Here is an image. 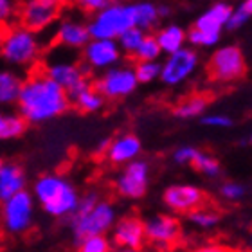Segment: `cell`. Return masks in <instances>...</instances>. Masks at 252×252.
Segmentation results:
<instances>
[{
  "label": "cell",
  "mask_w": 252,
  "mask_h": 252,
  "mask_svg": "<svg viewBox=\"0 0 252 252\" xmlns=\"http://www.w3.org/2000/svg\"><path fill=\"white\" fill-rule=\"evenodd\" d=\"M70 97L47 74L32 72L24 79L20 95L16 101L18 114L27 125H42L56 119L68 110Z\"/></svg>",
  "instance_id": "6da1fadb"
},
{
  "label": "cell",
  "mask_w": 252,
  "mask_h": 252,
  "mask_svg": "<svg viewBox=\"0 0 252 252\" xmlns=\"http://www.w3.org/2000/svg\"><path fill=\"white\" fill-rule=\"evenodd\" d=\"M31 193L43 213L54 218H70L81 200L72 182L58 173L42 175L32 184Z\"/></svg>",
  "instance_id": "7a4b0ae2"
},
{
  "label": "cell",
  "mask_w": 252,
  "mask_h": 252,
  "mask_svg": "<svg viewBox=\"0 0 252 252\" xmlns=\"http://www.w3.org/2000/svg\"><path fill=\"white\" fill-rule=\"evenodd\" d=\"M116 221V209L110 202L101 200L95 193H85L79 200L78 211L70 216V229L76 243H79L90 236H106Z\"/></svg>",
  "instance_id": "3957f363"
},
{
  "label": "cell",
  "mask_w": 252,
  "mask_h": 252,
  "mask_svg": "<svg viewBox=\"0 0 252 252\" xmlns=\"http://www.w3.org/2000/svg\"><path fill=\"white\" fill-rule=\"evenodd\" d=\"M135 26L133 2H116L101 13L90 16L89 31L92 40H119L123 32Z\"/></svg>",
  "instance_id": "277c9868"
},
{
  "label": "cell",
  "mask_w": 252,
  "mask_h": 252,
  "mask_svg": "<svg viewBox=\"0 0 252 252\" xmlns=\"http://www.w3.org/2000/svg\"><path fill=\"white\" fill-rule=\"evenodd\" d=\"M0 56L5 63L15 67H29L42 56V42L38 32L24 26L9 27L4 34Z\"/></svg>",
  "instance_id": "5b68a950"
},
{
  "label": "cell",
  "mask_w": 252,
  "mask_h": 252,
  "mask_svg": "<svg viewBox=\"0 0 252 252\" xmlns=\"http://www.w3.org/2000/svg\"><path fill=\"white\" fill-rule=\"evenodd\" d=\"M36 200L29 191H22L13 198L2 202L0 209V225L7 234H24L31 229L34 221Z\"/></svg>",
  "instance_id": "8992f818"
},
{
  "label": "cell",
  "mask_w": 252,
  "mask_h": 252,
  "mask_svg": "<svg viewBox=\"0 0 252 252\" xmlns=\"http://www.w3.org/2000/svg\"><path fill=\"white\" fill-rule=\"evenodd\" d=\"M43 72L53 81H56L67 92L68 97H72L83 89H87L89 85H92L87 78L85 67L78 65L74 60H67L63 56H49Z\"/></svg>",
  "instance_id": "52a82bcc"
},
{
  "label": "cell",
  "mask_w": 252,
  "mask_h": 252,
  "mask_svg": "<svg viewBox=\"0 0 252 252\" xmlns=\"http://www.w3.org/2000/svg\"><path fill=\"white\" fill-rule=\"evenodd\" d=\"M209 76L220 83L236 81L247 70L245 54L238 45H221L211 54L209 60Z\"/></svg>",
  "instance_id": "ba28073f"
},
{
  "label": "cell",
  "mask_w": 252,
  "mask_h": 252,
  "mask_svg": "<svg viewBox=\"0 0 252 252\" xmlns=\"http://www.w3.org/2000/svg\"><path fill=\"white\" fill-rule=\"evenodd\" d=\"M63 4L65 0H26L18 13L20 26L34 32L47 31L60 18Z\"/></svg>",
  "instance_id": "9c48e42d"
},
{
  "label": "cell",
  "mask_w": 252,
  "mask_h": 252,
  "mask_svg": "<svg viewBox=\"0 0 252 252\" xmlns=\"http://www.w3.org/2000/svg\"><path fill=\"white\" fill-rule=\"evenodd\" d=\"M94 87L105 99H121L128 97L139 87V79L135 76V68L130 65H117V67L99 74Z\"/></svg>",
  "instance_id": "30bf717a"
},
{
  "label": "cell",
  "mask_w": 252,
  "mask_h": 252,
  "mask_svg": "<svg viewBox=\"0 0 252 252\" xmlns=\"http://www.w3.org/2000/svg\"><path fill=\"white\" fill-rule=\"evenodd\" d=\"M146 243L155 251L179 247L182 238V223L175 215H153L144 220Z\"/></svg>",
  "instance_id": "8fae6325"
},
{
  "label": "cell",
  "mask_w": 252,
  "mask_h": 252,
  "mask_svg": "<svg viewBox=\"0 0 252 252\" xmlns=\"http://www.w3.org/2000/svg\"><path fill=\"white\" fill-rule=\"evenodd\" d=\"M123 51L117 40H90L81 51L83 67L92 72H106L110 68L121 65Z\"/></svg>",
  "instance_id": "7c38bea8"
},
{
  "label": "cell",
  "mask_w": 252,
  "mask_h": 252,
  "mask_svg": "<svg viewBox=\"0 0 252 252\" xmlns=\"http://www.w3.org/2000/svg\"><path fill=\"white\" fill-rule=\"evenodd\" d=\"M198 53L193 49L184 47L179 53L169 54L162 63V72H160V81L168 87H177L188 81L198 68Z\"/></svg>",
  "instance_id": "4fadbf2b"
},
{
  "label": "cell",
  "mask_w": 252,
  "mask_h": 252,
  "mask_svg": "<svg viewBox=\"0 0 252 252\" xmlns=\"http://www.w3.org/2000/svg\"><path fill=\"white\" fill-rule=\"evenodd\" d=\"M150 184V164L142 158L126 164L116 179L117 193L128 200L142 198Z\"/></svg>",
  "instance_id": "5bb4252c"
},
{
  "label": "cell",
  "mask_w": 252,
  "mask_h": 252,
  "mask_svg": "<svg viewBox=\"0 0 252 252\" xmlns=\"http://www.w3.org/2000/svg\"><path fill=\"white\" fill-rule=\"evenodd\" d=\"M164 205L175 215L189 216L193 211L204 207L207 202V194L193 184H173L162 194Z\"/></svg>",
  "instance_id": "9a60e30c"
},
{
  "label": "cell",
  "mask_w": 252,
  "mask_h": 252,
  "mask_svg": "<svg viewBox=\"0 0 252 252\" xmlns=\"http://www.w3.org/2000/svg\"><path fill=\"white\" fill-rule=\"evenodd\" d=\"M112 243L116 249H142L146 245L144 220L139 216H123L112 229Z\"/></svg>",
  "instance_id": "2e32d148"
},
{
  "label": "cell",
  "mask_w": 252,
  "mask_h": 252,
  "mask_svg": "<svg viewBox=\"0 0 252 252\" xmlns=\"http://www.w3.org/2000/svg\"><path fill=\"white\" fill-rule=\"evenodd\" d=\"M92 40L89 31V22H83L76 16H65L58 22L54 29V42L62 49H79L83 51Z\"/></svg>",
  "instance_id": "e0dca14e"
},
{
  "label": "cell",
  "mask_w": 252,
  "mask_h": 252,
  "mask_svg": "<svg viewBox=\"0 0 252 252\" xmlns=\"http://www.w3.org/2000/svg\"><path fill=\"white\" fill-rule=\"evenodd\" d=\"M142 150V144L139 141V137L133 133H123L117 135L116 139H112L108 148H106V158L116 166H123L133 162L139 158Z\"/></svg>",
  "instance_id": "ac0fdd59"
},
{
  "label": "cell",
  "mask_w": 252,
  "mask_h": 252,
  "mask_svg": "<svg viewBox=\"0 0 252 252\" xmlns=\"http://www.w3.org/2000/svg\"><path fill=\"white\" fill-rule=\"evenodd\" d=\"M232 11H234V7H232L229 2H223V0L215 2V4L209 5V7L194 20L193 27H196L200 31L218 32V34H220L221 29L227 27V24L231 20Z\"/></svg>",
  "instance_id": "d6986e66"
},
{
  "label": "cell",
  "mask_w": 252,
  "mask_h": 252,
  "mask_svg": "<svg viewBox=\"0 0 252 252\" xmlns=\"http://www.w3.org/2000/svg\"><path fill=\"white\" fill-rule=\"evenodd\" d=\"M27 177L22 166L15 162H4L0 168V202L13 198L15 194L26 191Z\"/></svg>",
  "instance_id": "ffe728a7"
},
{
  "label": "cell",
  "mask_w": 252,
  "mask_h": 252,
  "mask_svg": "<svg viewBox=\"0 0 252 252\" xmlns=\"http://www.w3.org/2000/svg\"><path fill=\"white\" fill-rule=\"evenodd\" d=\"M158 45L162 49L164 54H175L179 53L180 49L186 47L188 42V32L184 31V27L177 26V24H168V26L160 27L155 34Z\"/></svg>",
  "instance_id": "44dd1931"
},
{
  "label": "cell",
  "mask_w": 252,
  "mask_h": 252,
  "mask_svg": "<svg viewBox=\"0 0 252 252\" xmlns=\"http://www.w3.org/2000/svg\"><path fill=\"white\" fill-rule=\"evenodd\" d=\"M24 79L13 70H0V108L16 105Z\"/></svg>",
  "instance_id": "7402d4cb"
},
{
  "label": "cell",
  "mask_w": 252,
  "mask_h": 252,
  "mask_svg": "<svg viewBox=\"0 0 252 252\" xmlns=\"http://www.w3.org/2000/svg\"><path fill=\"white\" fill-rule=\"evenodd\" d=\"M70 103H72L79 112L94 114V112H99L101 108H103L105 97L99 94V90L95 89L94 85H89L87 89H83L81 92L72 95V97H70Z\"/></svg>",
  "instance_id": "603a6c76"
},
{
  "label": "cell",
  "mask_w": 252,
  "mask_h": 252,
  "mask_svg": "<svg viewBox=\"0 0 252 252\" xmlns=\"http://www.w3.org/2000/svg\"><path fill=\"white\" fill-rule=\"evenodd\" d=\"M209 105V97L204 94H193L186 97L184 101H180L179 105L175 106L173 114L180 119H193V117L202 116Z\"/></svg>",
  "instance_id": "cb8c5ba5"
},
{
  "label": "cell",
  "mask_w": 252,
  "mask_h": 252,
  "mask_svg": "<svg viewBox=\"0 0 252 252\" xmlns=\"http://www.w3.org/2000/svg\"><path fill=\"white\" fill-rule=\"evenodd\" d=\"M135 5V26L142 31H150L155 27L160 20V13H158V5L148 0H139L133 2Z\"/></svg>",
  "instance_id": "d4e9b609"
},
{
  "label": "cell",
  "mask_w": 252,
  "mask_h": 252,
  "mask_svg": "<svg viewBox=\"0 0 252 252\" xmlns=\"http://www.w3.org/2000/svg\"><path fill=\"white\" fill-rule=\"evenodd\" d=\"M27 128V123L20 117V114H9L0 108V141L16 139Z\"/></svg>",
  "instance_id": "484cf974"
},
{
  "label": "cell",
  "mask_w": 252,
  "mask_h": 252,
  "mask_svg": "<svg viewBox=\"0 0 252 252\" xmlns=\"http://www.w3.org/2000/svg\"><path fill=\"white\" fill-rule=\"evenodd\" d=\"M188 220L191 225L200 229V231H211V229H215V227L220 223L221 215L216 209H213V207L204 205V207L193 211V213L188 216Z\"/></svg>",
  "instance_id": "4316f807"
},
{
  "label": "cell",
  "mask_w": 252,
  "mask_h": 252,
  "mask_svg": "<svg viewBox=\"0 0 252 252\" xmlns=\"http://www.w3.org/2000/svg\"><path fill=\"white\" fill-rule=\"evenodd\" d=\"M148 32L142 31V29H139V27H131V29H128V31H125L119 36V40H117V43H119V47H121L123 53L126 54H133L139 51V47H141V43L144 42V38H146Z\"/></svg>",
  "instance_id": "83f0119b"
},
{
  "label": "cell",
  "mask_w": 252,
  "mask_h": 252,
  "mask_svg": "<svg viewBox=\"0 0 252 252\" xmlns=\"http://www.w3.org/2000/svg\"><path fill=\"white\" fill-rule=\"evenodd\" d=\"M193 168L202 175H205V177H209V179H216L221 173V166L218 162V158L205 152H198V155H196L193 162Z\"/></svg>",
  "instance_id": "f1b7e54d"
},
{
  "label": "cell",
  "mask_w": 252,
  "mask_h": 252,
  "mask_svg": "<svg viewBox=\"0 0 252 252\" xmlns=\"http://www.w3.org/2000/svg\"><path fill=\"white\" fill-rule=\"evenodd\" d=\"M160 54H162V49L158 45L155 34H146L144 42H142L141 47H139V51L133 54V58H135L137 62H158Z\"/></svg>",
  "instance_id": "f546056e"
},
{
  "label": "cell",
  "mask_w": 252,
  "mask_h": 252,
  "mask_svg": "<svg viewBox=\"0 0 252 252\" xmlns=\"http://www.w3.org/2000/svg\"><path fill=\"white\" fill-rule=\"evenodd\" d=\"M135 76L139 79V83H152L155 79H160V72H162V63L158 62H137L135 67Z\"/></svg>",
  "instance_id": "4dcf8cb0"
},
{
  "label": "cell",
  "mask_w": 252,
  "mask_h": 252,
  "mask_svg": "<svg viewBox=\"0 0 252 252\" xmlns=\"http://www.w3.org/2000/svg\"><path fill=\"white\" fill-rule=\"evenodd\" d=\"M251 18H252V0H242V2L238 4L236 9L232 11V16H231V20H229V24H227V29H231V31L240 29V27L245 26Z\"/></svg>",
  "instance_id": "1f68e13d"
},
{
  "label": "cell",
  "mask_w": 252,
  "mask_h": 252,
  "mask_svg": "<svg viewBox=\"0 0 252 252\" xmlns=\"http://www.w3.org/2000/svg\"><path fill=\"white\" fill-rule=\"evenodd\" d=\"M112 240L106 236H90L78 243V252H112Z\"/></svg>",
  "instance_id": "d6a6232c"
},
{
  "label": "cell",
  "mask_w": 252,
  "mask_h": 252,
  "mask_svg": "<svg viewBox=\"0 0 252 252\" xmlns=\"http://www.w3.org/2000/svg\"><path fill=\"white\" fill-rule=\"evenodd\" d=\"M188 42L193 47H215L216 43L220 42V34L218 32H205L193 27L188 32Z\"/></svg>",
  "instance_id": "836d02e7"
},
{
  "label": "cell",
  "mask_w": 252,
  "mask_h": 252,
  "mask_svg": "<svg viewBox=\"0 0 252 252\" xmlns=\"http://www.w3.org/2000/svg\"><path fill=\"white\" fill-rule=\"evenodd\" d=\"M245 194H247V189L240 182H223L220 186V196L227 202H238Z\"/></svg>",
  "instance_id": "e575fe53"
},
{
  "label": "cell",
  "mask_w": 252,
  "mask_h": 252,
  "mask_svg": "<svg viewBox=\"0 0 252 252\" xmlns=\"http://www.w3.org/2000/svg\"><path fill=\"white\" fill-rule=\"evenodd\" d=\"M117 0H74V4L78 5L83 13H90V15H95V13H101L103 9L110 7L112 4H116Z\"/></svg>",
  "instance_id": "d590c367"
},
{
  "label": "cell",
  "mask_w": 252,
  "mask_h": 252,
  "mask_svg": "<svg viewBox=\"0 0 252 252\" xmlns=\"http://www.w3.org/2000/svg\"><path fill=\"white\" fill-rule=\"evenodd\" d=\"M198 152L200 150H196V148H193V146H180L175 150L173 160L177 164H180V166H193Z\"/></svg>",
  "instance_id": "8d00e7d4"
},
{
  "label": "cell",
  "mask_w": 252,
  "mask_h": 252,
  "mask_svg": "<svg viewBox=\"0 0 252 252\" xmlns=\"http://www.w3.org/2000/svg\"><path fill=\"white\" fill-rule=\"evenodd\" d=\"M202 123L209 128H229L232 125V119L225 114H209L202 119Z\"/></svg>",
  "instance_id": "74e56055"
},
{
  "label": "cell",
  "mask_w": 252,
  "mask_h": 252,
  "mask_svg": "<svg viewBox=\"0 0 252 252\" xmlns=\"http://www.w3.org/2000/svg\"><path fill=\"white\" fill-rule=\"evenodd\" d=\"M189 252H238V251L229 247V245H225V243H205V245L194 247L193 251H189Z\"/></svg>",
  "instance_id": "f35d334b"
},
{
  "label": "cell",
  "mask_w": 252,
  "mask_h": 252,
  "mask_svg": "<svg viewBox=\"0 0 252 252\" xmlns=\"http://www.w3.org/2000/svg\"><path fill=\"white\" fill-rule=\"evenodd\" d=\"M13 16V2L11 0H0V24L7 22Z\"/></svg>",
  "instance_id": "ab89813d"
},
{
  "label": "cell",
  "mask_w": 252,
  "mask_h": 252,
  "mask_svg": "<svg viewBox=\"0 0 252 252\" xmlns=\"http://www.w3.org/2000/svg\"><path fill=\"white\" fill-rule=\"evenodd\" d=\"M158 13H160V18H164L169 15V7L168 5H158Z\"/></svg>",
  "instance_id": "60d3db41"
},
{
  "label": "cell",
  "mask_w": 252,
  "mask_h": 252,
  "mask_svg": "<svg viewBox=\"0 0 252 252\" xmlns=\"http://www.w3.org/2000/svg\"><path fill=\"white\" fill-rule=\"evenodd\" d=\"M112 252H142V249H114Z\"/></svg>",
  "instance_id": "b9f144b4"
},
{
  "label": "cell",
  "mask_w": 252,
  "mask_h": 252,
  "mask_svg": "<svg viewBox=\"0 0 252 252\" xmlns=\"http://www.w3.org/2000/svg\"><path fill=\"white\" fill-rule=\"evenodd\" d=\"M155 252H184L180 247H171V249H162V251H155Z\"/></svg>",
  "instance_id": "7bdbcfd3"
},
{
  "label": "cell",
  "mask_w": 252,
  "mask_h": 252,
  "mask_svg": "<svg viewBox=\"0 0 252 252\" xmlns=\"http://www.w3.org/2000/svg\"><path fill=\"white\" fill-rule=\"evenodd\" d=\"M4 34L5 31H2V27H0V47H2V42H4Z\"/></svg>",
  "instance_id": "ee69618b"
},
{
  "label": "cell",
  "mask_w": 252,
  "mask_h": 252,
  "mask_svg": "<svg viewBox=\"0 0 252 252\" xmlns=\"http://www.w3.org/2000/svg\"><path fill=\"white\" fill-rule=\"evenodd\" d=\"M2 164H4V162H2V158H0V168H2Z\"/></svg>",
  "instance_id": "f6af8a7d"
},
{
  "label": "cell",
  "mask_w": 252,
  "mask_h": 252,
  "mask_svg": "<svg viewBox=\"0 0 252 252\" xmlns=\"http://www.w3.org/2000/svg\"><path fill=\"white\" fill-rule=\"evenodd\" d=\"M0 209H2V202H0Z\"/></svg>",
  "instance_id": "bcb514c9"
},
{
  "label": "cell",
  "mask_w": 252,
  "mask_h": 252,
  "mask_svg": "<svg viewBox=\"0 0 252 252\" xmlns=\"http://www.w3.org/2000/svg\"><path fill=\"white\" fill-rule=\"evenodd\" d=\"M251 139H252V137H251Z\"/></svg>",
  "instance_id": "7dc6e473"
}]
</instances>
